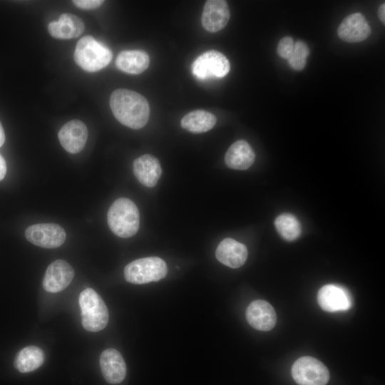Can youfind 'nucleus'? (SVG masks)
I'll return each mask as SVG.
<instances>
[{
  "mask_svg": "<svg viewBox=\"0 0 385 385\" xmlns=\"http://www.w3.org/2000/svg\"><path fill=\"white\" fill-rule=\"evenodd\" d=\"M255 154L250 144L243 140L235 142L225 155V164L235 170H246L254 163Z\"/></svg>",
  "mask_w": 385,
  "mask_h": 385,
  "instance_id": "obj_19",
  "label": "nucleus"
},
{
  "mask_svg": "<svg viewBox=\"0 0 385 385\" xmlns=\"http://www.w3.org/2000/svg\"><path fill=\"white\" fill-rule=\"evenodd\" d=\"M274 225L279 234L288 241L297 239L302 232L299 220L295 216L289 213L277 216L274 220Z\"/></svg>",
  "mask_w": 385,
  "mask_h": 385,
  "instance_id": "obj_23",
  "label": "nucleus"
},
{
  "mask_svg": "<svg viewBox=\"0 0 385 385\" xmlns=\"http://www.w3.org/2000/svg\"><path fill=\"white\" fill-rule=\"evenodd\" d=\"M294 42L290 36L283 37L277 45L278 55L284 59H289L294 51Z\"/></svg>",
  "mask_w": 385,
  "mask_h": 385,
  "instance_id": "obj_25",
  "label": "nucleus"
},
{
  "mask_svg": "<svg viewBox=\"0 0 385 385\" xmlns=\"http://www.w3.org/2000/svg\"><path fill=\"white\" fill-rule=\"evenodd\" d=\"M378 16L381 21L385 23V4H382L378 9Z\"/></svg>",
  "mask_w": 385,
  "mask_h": 385,
  "instance_id": "obj_28",
  "label": "nucleus"
},
{
  "mask_svg": "<svg viewBox=\"0 0 385 385\" xmlns=\"http://www.w3.org/2000/svg\"><path fill=\"white\" fill-rule=\"evenodd\" d=\"M73 277L74 270L70 264L65 260H57L48 266L43 287L46 292H59L68 286Z\"/></svg>",
  "mask_w": 385,
  "mask_h": 385,
  "instance_id": "obj_10",
  "label": "nucleus"
},
{
  "mask_svg": "<svg viewBox=\"0 0 385 385\" xmlns=\"http://www.w3.org/2000/svg\"><path fill=\"white\" fill-rule=\"evenodd\" d=\"M230 65L222 53L210 50L199 56L192 64V72L201 80L222 78L230 71Z\"/></svg>",
  "mask_w": 385,
  "mask_h": 385,
  "instance_id": "obj_7",
  "label": "nucleus"
},
{
  "mask_svg": "<svg viewBox=\"0 0 385 385\" xmlns=\"http://www.w3.org/2000/svg\"><path fill=\"white\" fill-rule=\"evenodd\" d=\"M309 54V49L305 42L298 40L294 42V51L288 59L289 66L294 70L301 71L307 64V58Z\"/></svg>",
  "mask_w": 385,
  "mask_h": 385,
  "instance_id": "obj_24",
  "label": "nucleus"
},
{
  "mask_svg": "<svg viewBox=\"0 0 385 385\" xmlns=\"http://www.w3.org/2000/svg\"><path fill=\"white\" fill-rule=\"evenodd\" d=\"M5 142V133L3 126L0 122V147H1Z\"/></svg>",
  "mask_w": 385,
  "mask_h": 385,
  "instance_id": "obj_29",
  "label": "nucleus"
},
{
  "mask_svg": "<svg viewBox=\"0 0 385 385\" xmlns=\"http://www.w3.org/2000/svg\"><path fill=\"white\" fill-rule=\"evenodd\" d=\"M230 17V12L226 1L208 0L204 6L202 24L207 31L217 32L227 25Z\"/></svg>",
  "mask_w": 385,
  "mask_h": 385,
  "instance_id": "obj_13",
  "label": "nucleus"
},
{
  "mask_svg": "<svg viewBox=\"0 0 385 385\" xmlns=\"http://www.w3.org/2000/svg\"><path fill=\"white\" fill-rule=\"evenodd\" d=\"M110 106L115 118L130 128H141L148 120V102L143 96L134 91L125 88L115 90L111 95Z\"/></svg>",
  "mask_w": 385,
  "mask_h": 385,
  "instance_id": "obj_1",
  "label": "nucleus"
},
{
  "mask_svg": "<svg viewBox=\"0 0 385 385\" xmlns=\"http://www.w3.org/2000/svg\"><path fill=\"white\" fill-rule=\"evenodd\" d=\"M28 241L43 248H56L65 241L64 229L54 223H41L28 227L25 231Z\"/></svg>",
  "mask_w": 385,
  "mask_h": 385,
  "instance_id": "obj_8",
  "label": "nucleus"
},
{
  "mask_svg": "<svg viewBox=\"0 0 385 385\" xmlns=\"http://www.w3.org/2000/svg\"><path fill=\"white\" fill-rule=\"evenodd\" d=\"M100 367L105 380L109 384H119L125 379V363L120 353L115 349L108 348L101 353Z\"/></svg>",
  "mask_w": 385,
  "mask_h": 385,
  "instance_id": "obj_15",
  "label": "nucleus"
},
{
  "mask_svg": "<svg viewBox=\"0 0 385 385\" xmlns=\"http://www.w3.org/2000/svg\"><path fill=\"white\" fill-rule=\"evenodd\" d=\"M88 135L85 123L75 119L67 122L61 127L58 137L61 145L67 152L76 154L84 148Z\"/></svg>",
  "mask_w": 385,
  "mask_h": 385,
  "instance_id": "obj_11",
  "label": "nucleus"
},
{
  "mask_svg": "<svg viewBox=\"0 0 385 385\" xmlns=\"http://www.w3.org/2000/svg\"><path fill=\"white\" fill-rule=\"evenodd\" d=\"M44 361V353L35 346L23 348L17 354L14 366L21 373L33 371L41 366Z\"/></svg>",
  "mask_w": 385,
  "mask_h": 385,
  "instance_id": "obj_22",
  "label": "nucleus"
},
{
  "mask_svg": "<svg viewBox=\"0 0 385 385\" xmlns=\"http://www.w3.org/2000/svg\"><path fill=\"white\" fill-rule=\"evenodd\" d=\"M168 273L165 262L158 257L135 260L124 268V277L130 283L142 284L158 282Z\"/></svg>",
  "mask_w": 385,
  "mask_h": 385,
  "instance_id": "obj_5",
  "label": "nucleus"
},
{
  "mask_svg": "<svg viewBox=\"0 0 385 385\" xmlns=\"http://www.w3.org/2000/svg\"><path fill=\"white\" fill-rule=\"evenodd\" d=\"M150 63L146 52L142 50H125L117 56L115 64L117 68L127 73L140 74L145 71Z\"/></svg>",
  "mask_w": 385,
  "mask_h": 385,
  "instance_id": "obj_20",
  "label": "nucleus"
},
{
  "mask_svg": "<svg viewBox=\"0 0 385 385\" xmlns=\"http://www.w3.org/2000/svg\"><path fill=\"white\" fill-rule=\"evenodd\" d=\"M112 57V51L91 36L80 38L73 53L76 64L88 72H96L106 67Z\"/></svg>",
  "mask_w": 385,
  "mask_h": 385,
  "instance_id": "obj_3",
  "label": "nucleus"
},
{
  "mask_svg": "<svg viewBox=\"0 0 385 385\" xmlns=\"http://www.w3.org/2000/svg\"><path fill=\"white\" fill-rule=\"evenodd\" d=\"M340 39L349 43L364 41L371 34V28L365 17L360 13L347 16L337 29Z\"/></svg>",
  "mask_w": 385,
  "mask_h": 385,
  "instance_id": "obj_14",
  "label": "nucleus"
},
{
  "mask_svg": "<svg viewBox=\"0 0 385 385\" xmlns=\"http://www.w3.org/2000/svg\"><path fill=\"white\" fill-rule=\"evenodd\" d=\"M81 309L82 325L89 332H96L104 329L108 322L107 307L93 289L83 290L78 298Z\"/></svg>",
  "mask_w": 385,
  "mask_h": 385,
  "instance_id": "obj_4",
  "label": "nucleus"
},
{
  "mask_svg": "<svg viewBox=\"0 0 385 385\" xmlns=\"http://www.w3.org/2000/svg\"><path fill=\"white\" fill-rule=\"evenodd\" d=\"M292 375L299 385H326L329 380L327 366L312 356H302L292 367Z\"/></svg>",
  "mask_w": 385,
  "mask_h": 385,
  "instance_id": "obj_6",
  "label": "nucleus"
},
{
  "mask_svg": "<svg viewBox=\"0 0 385 385\" xmlns=\"http://www.w3.org/2000/svg\"><path fill=\"white\" fill-rule=\"evenodd\" d=\"M216 117L204 110H196L187 113L181 120L183 128L192 133H205L216 123Z\"/></svg>",
  "mask_w": 385,
  "mask_h": 385,
  "instance_id": "obj_21",
  "label": "nucleus"
},
{
  "mask_svg": "<svg viewBox=\"0 0 385 385\" xmlns=\"http://www.w3.org/2000/svg\"><path fill=\"white\" fill-rule=\"evenodd\" d=\"M75 6L82 9H93L103 4L102 0H74L72 1Z\"/></svg>",
  "mask_w": 385,
  "mask_h": 385,
  "instance_id": "obj_26",
  "label": "nucleus"
},
{
  "mask_svg": "<svg viewBox=\"0 0 385 385\" xmlns=\"http://www.w3.org/2000/svg\"><path fill=\"white\" fill-rule=\"evenodd\" d=\"M247 255L246 246L232 238L224 239L215 251L216 258L231 268L242 266L246 262Z\"/></svg>",
  "mask_w": 385,
  "mask_h": 385,
  "instance_id": "obj_16",
  "label": "nucleus"
},
{
  "mask_svg": "<svg viewBox=\"0 0 385 385\" xmlns=\"http://www.w3.org/2000/svg\"><path fill=\"white\" fill-rule=\"evenodd\" d=\"M133 173L141 184L152 188L160 179L162 168L159 160L155 156L145 154L134 160Z\"/></svg>",
  "mask_w": 385,
  "mask_h": 385,
  "instance_id": "obj_18",
  "label": "nucleus"
},
{
  "mask_svg": "<svg viewBox=\"0 0 385 385\" xmlns=\"http://www.w3.org/2000/svg\"><path fill=\"white\" fill-rule=\"evenodd\" d=\"M111 230L120 237L135 235L140 226V214L136 205L130 199L120 197L111 205L107 214Z\"/></svg>",
  "mask_w": 385,
  "mask_h": 385,
  "instance_id": "obj_2",
  "label": "nucleus"
},
{
  "mask_svg": "<svg viewBox=\"0 0 385 385\" xmlns=\"http://www.w3.org/2000/svg\"><path fill=\"white\" fill-rule=\"evenodd\" d=\"M317 301L321 308L329 312L345 311L352 305V298L349 291L336 284L322 287L318 292Z\"/></svg>",
  "mask_w": 385,
  "mask_h": 385,
  "instance_id": "obj_9",
  "label": "nucleus"
},
{
  "mask_svg": "<svg viewBox=\"0 0 385 385\" xmlns=\"http://www.w3.org/2000/svg\"><path fill=\"white\" fill-rule=\"evenodd\" d=\"M249 324L260 331H270L276 324L277 314L267 302L257 299L252 302L246 310Z\"/></svg>",
  "mask_w": 385,
  "mask_h": 385,
  "instance_id": "obj_12",
  "label": "nucleus"
},
{
  "mask_svg": "<svg viewBox=\"0 0 385 385\" xmlns=\"http://www.w3.org/2000/svg\"><path fill=\"white\" fill-rule=\"evenodd\" d=\"M6 173V164L4 158L0 154V181L2 180Z\"/></svg>",
  "mask_w": 385,
  "mask_h": 385,
  "instance_id": "obj_27",
  "label": "nucleus"
},
{
  "mask_svg": "<svg viewBox=\"0 0 385 385\" xmlns=\"http://www.w3.org/2000/svg\"><path fill=\"white\" fill-rule=\"evenodd\" d=\"M85 29L83 20L71 14H63L58 21L49 23L48 30L51 36L58 39H70L81 36Z\"/></svg>",
  "mask_w": 385,
  "mask_h": 385,
  "instance_id": "obj_17",
  "label": "nucleus"
}]
</instances>
